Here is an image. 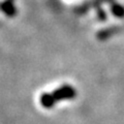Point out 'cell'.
<instances>
[{"label": "cell", "instance_id": "1", "mask_svg": "<svg viewBox=\"0 0 124 124\" xmlns=\"http://www.w3.org/2000/svg\"><path fill=\"white\" fill-rule=\"evenodd\" d=\"M52 94L56 101L70 100L77 96V90H76V88H73L70 85L65 84V85H62L61 87L55 89Z\"/></svg>", "mask_w": 124, "mask_h": 124}, {"label": "cell", "instance_id": "2", "mask_svg": "<svg viewBox=\"0 0 124 124\" xmlns=\"http://www.w3.org/2000/svg\"><path fill=\"white\" fill-rule=\"evenodd\" d=\"M0 10L8 18H14L18 14L17 7L11 0H3L0 2Z\"/></svg>", "mask_w": 124, "mask_h": 124}, {"label": "cell", "instance_id": "3", "mask_svg": "<svg viewBox=\"0 0 124 124\" xmlns=\"http://www.w3.org/2000/svg\"><path fill=\"white\" fill-rule=\"evenodd\" d=\"M119 27H108V28H104L102 30H99L96 33V38L98 40H106L111 36H113L119 31Z\"/></svg>", "mask_w": 124, "mask_h": 124}, {"label": "cell", "instance_id": "4", "mask_svg": "<svg viewBox=\"0 0 124 124\" xmlns=\"http://www.w3.org/2000/svg\"><path fill=\"white\" fill-rule=\"evenodd\" d=\"M39 102L45 108H52L57 102L52 93H42L39 97Z\"/></svg>", "mask_w": 124, "mask_h": 124}, {"label": "cell", "instance_id": "5", "mask_svg": "<svg viewBox=\"0 0 124 124\" xmlns=\"http://www.w3.org/2000/svg\"><path fill=\"white\" fill-rule=\"evenodd\" d=\"M91 6H92L91 0H88V1H85V2L82 3V4H80V5H78L77 7H75L73 11H75L77 15H79V16L85 15V14L88 13V10L91 8Z\"/></svg>", "mask_w": 124, "mask_h": 124}, {"label": "cell", "instance_id": "6", "mask_svg": "<svg viewBox=\"0 0 124 124\" xmlns=\"http://www.w3.org/2000/svg\"><path fill=\"white\" fill-rule=\"evenodd\" d=\"M111 11L115 17L117 18H124V7L118 3H112L111 4Z\"/></svg>", "mask_w": 124, "mask_h": 124}, {"label": "cell", "instance_id": "7", "mask_svg": "<svg viewBox=\"0 0 124 124\" xmlns=\"http://www.w3.org/2000/svg\"><path fill=\"white\" fill-rule=\"evenodd\" d=\"M95 10H96V16H97V19H98V21L100 22H104V21H107V13L104 11V9L101 7V5H98V6H95L94 7Z\"/></svg>", "mask_w": 124, "mask_h": 124}, {"label": "cell", "instance_id": "8", "mask_svg": "<svg viewBox=\"0 0 124 124\" xmlns=\"http://www.w3.org/2000/svg\"><path fill=\"white\" fill-rule=\"evenodd\" d=\"M11 1H15V0H11Z\"/></svg>", "mask_w": 124, "mask_h": 124}]
</instances>
